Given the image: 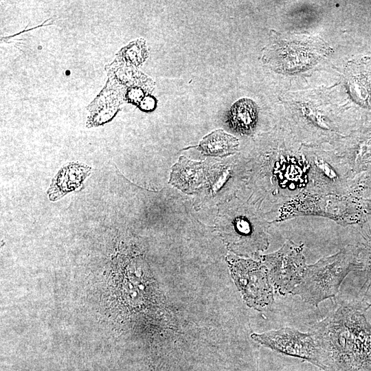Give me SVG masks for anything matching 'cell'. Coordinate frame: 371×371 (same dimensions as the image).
Segmentation results:
<instances>
[{
    "mask_svg": "<svg viewBox=\"0 0 371 371\" xmlns=\"http://www.w3.org/2000/svg\"><path fill=\"white\" fill-rule=\"evenodd\" d=\"M361 304L343 303L312 327L324 371H370L371 326Z\"/></svg>",
    "mask_w": 371,
    "mask_h": 371,
    "instance_id": "6da1fadb",
    "label": "cell"
},
{
    "mask_svg": "<svg viewBox=\"0 0 371 371\" xmlns=\"http://www.w3.org/2000/svg\"><path fill=\"white\" fill-rule=\"evenodd\" d=\"M359 268L351 250L344 249L307 265L300 283L291 294L317 306L322 301L334 297L348 273Z\"/></svg>",
    "mask_w": 371,
    "mask_h": 371,
    "instance_id": "7a4b0ae2",
    "label": "cell"
},
{
    "mask_svg": "<svg viewBox=\"0 0 371 371\" xmlns=\"http://www.w3.org/2000/svg\"><path fill=\"white\" fill-rule=\"evenodd\" d=\"M227 260L234 282L247 305L260 311L269 308L273 302V293L266 266L233 256Z\"/></svg>",
    "mask_w": 371,
    "mask_h": 371,
    "instance_id": "3957f363",
    "label": "cell"
},
{
    "mask_svg": "<svg viewBox=\"0 0 371 371\" xmlns=\"http://www.w3.org/2000/svg\"><path fill=\"white\" fill-rule=\"evenodd\" d=\"M251 338L274 351L306 360L321 369L323 368L322 351L311 331L302 333L284 327L262 333H254Z\"/></svg>",
    "mask_w": 371,
    "mask_h": 371,
    "instance_id": "277c9868",
    "label": "cell"
},
{
    "mask_svg": "<svg viewBox=\"0 0 371 371\" xmlns=\"http://www.w3.org/2000/svg\"><path fill=\"white\" fill-rule=\"evenodd\" d=\"M303 245L287 240L277 251L262 256L271 284L281 295L291 293L300 283L307 265Z\"/></svg>",
    "mask_w": 371,
    "mask_h": 371,
    "instance_id": "5b68a950",
    "label": "cell"
},
{
    "mask_svg": "<svg viewBox=\"0 0 371 371\" xmlns=\"http://www.w3.org/2000/svg\"><path fill=\"white\" fill-rule=\"evenodd\" d=\"M91 167L71 162L61 168L52 180L47 191L49 200L55 201L66 194L78 190L89 175Z\"/></svg>",
    "mask_w": 371,
    "mask_h": 371,
    "instance_id": "8992f818",
    "label": "cell"
},
{
    "mask_svg": "<svg viewBox=\"0 0 371 371\" xmlns=\"http://www.w3.org/2000/svg\"><path fill=\"white\" fill-rule=\"evenodd\" d=\"M258 117L257 106L251 99L236 101L229 112L230 126L236 132L249 133L255 127Z\"/></svg>",
    "mask_w": 371,
    "mask_h": 371,
    "instance_id": "52a82bcc",
    "label": "cell"
},
{
    "mask_svg": "<svg viewBox=\"0 0 371 371\" xmlns=\"http://www.w3.org/2000/svg\"><path fill=\"white\" fill-rule=\"evenodd\" d=\"M202 165L201 162H193L181 157L173 166L170 183L184 192H192L201 181Z\"/></svg>",
    "mask_w": 371,
    "mask_h": 371,
    "instance_id": "ba28073f",
    "label": "cell"
},
{
    "mask_svg": "<svg viewBox=\"0 0 371 371\" xmlns=\"http://www.w3.org/2000/svg\"><path fill=\"white\" fill-rule=\"evenodd\" d=\"M238 144L237 138L219 129L204 137L198 148L206 155L224 157L234 154Z\"/></svg>",
    "mask_w": 371,
    "mask_h": 371,
    "instance_id": "9c48e42d",
    "label": "cell"
},
{
    "mask_svg": "<svg viewBox=\"0 0 371 371\" xmlns=\"http://www.w3.org/2000/svg\"><path fill=\"white\" fill-rule=\"evenodd\" d=\"M314 164L317 171L322 174L325 179H328L329 182H335L337 180V173L327 162L316 159Z\"/></svg>",
    "mask_w": 371,
    "mask_h": 371,
    "instance_id": "30bf717a",
    "label": "cell"
},
{
    "mask_svg": "<svg viewBox=\"0 0 371 371\" xmlns=\"http://www.w3.org/2000/svg\"><path fill=\"white\" fill-rule=\"evenodd\" d=\"M155 100L153 97L146 96L140 102V107L144 111H151L155 106Z\"/></svg>",
    "mask_w": 371,
    "mask_h": 371,
    "instance_id": "8fae6325",
    "label": "cell"
},
{
    "mask_svg": "<svg viewBox=\"0 0 371 371\" xmlns=\"http://www.w3.org/2000/svg\"><path fill=\"white\" fill-rule=\"evenodd\" d=\"M128 96L129 100L133 102H141L143 98V92L137 88L131 89L128 93Z\"/></svg>",
    "mask_w": 371,
    "mask_h": 371,
    "instance_id": "7c38bea8",
    "label": "cell"
},
{
    "mask_svg": "<svg viewBox=\"0 0 371 371\" xmlns=\"http://www.w3.org/2000/svg\"><path fill=\"white\" fill-rule=\"evenodd\" d=\"M370 276H371V256H370Z\"/></svg>",
    "mask_w": 371,
    "mask_h": 371,
    "instance_id": "4fadbf2b",
    "label": "cell"
}]
</instances>
